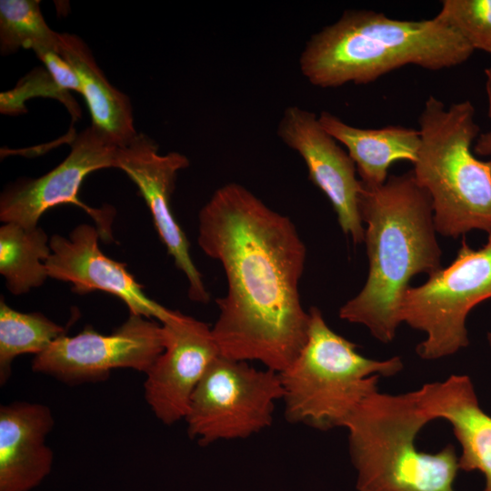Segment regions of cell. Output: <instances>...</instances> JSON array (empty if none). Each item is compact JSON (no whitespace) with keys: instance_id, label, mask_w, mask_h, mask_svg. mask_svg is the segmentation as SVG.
<instances>
[{"instance_id":"obj_1","label":"cell","mask_w":491,"mask_h":491,"mask_svg":"<svg viewBox=\"0 0 491 491\" xmlns=\"http://www.w3.org/2000/svg\"><path fill=\"white\" fill-rule=\"evenodd\" d=\"M198 220V246L227 282L212 326L220 355L283 372L309 326L298 291L306 250L296 225L236 183L217 188Z\"/></svg>"},{"instance_id":"obj_2","label":"cell","mask_w":491,"mask_h":491,"mask_svg":"<svg viewBox=\"0 0 491 491\" xmlns=\"http://www.w3.org/2000/svg\"><path fill=\"white\" fill-rule=\"evenodd\" d=\"M360 214L366 224L368 276L362 290L341 306L339 316L389 343L402 323L401 304L411 278L442 267L432 201L410 171L389 175L380 186H364Z\"/></svg>"},{"instance_id":"obj_3","label":"cell","mask_w":491,"mask_h":491,"mask_svg":"<svg viewBox=\"0 0 491 491\" xmlns=\"http://www.w3.org/2000/svg\"><path fill=\"white\" fill-rule=\"evenodd\" d=\"M474 49L436 16L399 20L374 10H346L314 34L299 58L307 81L333 88L366 85L407 65L437 71L465 63Z\"/></svg>"},{"instance_id":"obj_4","label":"cell","mask_w":491,"mask_h":491,"mask_svg":"<svg viewBox=\"0 0 491 491\" xmlns=\"http://www.w3.org/2000/svg\"><path fill=\"white\" fill-rule=\"evenodd\" d=\"M418 127L412 173L431 197L436 231L453 238L472 230L491 233V163L472 150L480 135L472 103L446 106L429 95Z\"/></svg>"},{"instance_id":"obj_5","label":"cell","mask_w":491,"mask_h":491,"mask_svg":"<svg viewBox=\"0 0 491 491\" xmlns=\"http://www.w3.org/2000/svg\"><path fill=\"white\" fill-rule=\"evenodd\" d=\"M429 422L415 391L367 396L343 426L357 491H455L460 470L455 446L448 444L436 454L416 447V436Z\"/></svg>"},{"instance_id":"obj_6","label":"cell","mask_w":491,"mask_h":491,"mask_svg":"<svg viewBox=\"0 0 491 491\" xmlns=\"http://www.w3.org/2000/svg\"><path fill=\"white\" fill-rule=\"evenodd\" d=\"M307 337L292 364L280 374L287 421L326 430L344 426L356 408L378 391L381 376L403 368L401 357L374 360L333 331L321 311L311 307Z\"/></svg>"},{"instance_id":"obj_7","label":"cell","mask_w":491,"mask_h":491,"mask_svg":"<svg viewBox=\"0 0 491 491\" xmlns=\"http://www.w3.org/2000/svg\"><path fill=\"white\" fill-rule=\"evenodd\" d=\"M488 298L491 233L478 249L471 248L463 238L456 257L448 266L431 274L423 285L406 290L401 304V321L426 335L416 346L417 355L434 360L466 347L467 315Z\"/></svg>"},{"instance_id":"obj_8","label":"cell","mask_w":491,"mask_h":491,"mask_svg":"<svg viewBox=\"0 0 491 491\" xmlns=\"http://www.w3.org/2000/svg\"><path fill=\"white\" fill-rule=\"evenodd\" d=\"M283 393L279 373L220 355L191 397L188 435L200 445L248 437L271 426Z\"/></svg>"},{"instance_id":"obj_9","label":"cell","mask_w":491,"mask_h":491,"mask_svg":"<svg viewBox=\"0 0 491 491\" xmlns=\"http://www.w3.org/2000/svg\"><path fill=\"white\" fill-rule=\"evenodd\" d=\"M165 348L162 325L131 315L110 335L86 327L74 336L55 340L35 356L32 370L67 384L106 379L117 368L146 373Z\"/></svg>"},{"instance_id":"obj_10","label":"cell","mask_w":491,"mask_h":491,"mask_svg":"<svg viewBox=\"0 0 491 491\" xmlns=\"http://www.w3.org/2000/svg\"><path fill=\"white\" fill-rule=\"evenodd\" d=\"M117 148L92 126L87 127L75 137L69 155L56 167L38 178L19 180L3 192L0 220L33 228L38 226L45 211L72 204L92 217L102 240L111 241L113 208H92L79 199L78 193L89 174L115 167Z\"/></svg>"},{"instance_id":"obj_11","label":"cell","mask_w":491,"mask_h":491,"mask_svg":"<svg viewBox=\"0 0 491 491\" xmlns=\"http://www.w3.org/2000/svg\"><path fill=\"white\" fill-rule=\"evenodd\" d=\"M277 135L302 157L309 179L330 201L342 231L356 244L364 241L360 214L364 185L348 153L323 128L316 114L297 105L285 109Z\"/></svg>"},{"instance_id":"obj_12","label":"cell","mask_w":491,"mask_h":491,"mask_svg":"<svg viewBox=\"0 0 491 491\" xmlns=\"http://www.w3.org/2000/svg\"><path fill=\"white\" fill-rule=\"evenodd\" d=\"M165 348L145 373V398L165 425L185 419L191 397L211 363L220 356L212 327L175 310L161 324Z\"/></svg>"},{"instance_id":"obj_13","label":"cell","mask_w":491,"mask_h":491,"mask_svg":"<svg viewBox=\"0 0 491 491\" xmlns=\"http://www.w3.org/2000/svg\"><path fill=\"white\" fill-rule=\"evenodd\" d=\"M189 165V160L178 152L160 155L155 141L137 134L117 148L115 167L124 171L136 185L152 215L162 243L175 264L187 278L188 296L206 304L210 300L202 278L189 253V242L172 212L171 196L177 173Z\"/></svg>"},{"instance_id":"obj_14","label":"cell","mask_w":491,"mask_h":491,"mask_svg":"<svg viewBox=\"0 0 491 491\" xmlns=\"http://www.w3.org/2000/svg\"><path fill=\"white\" fill-rule=\"evenodd\" d=\"M100 238L97 228L87 224L77 225L68 237L54 235L45 262L48 276L71 283L79 295L95 290L109 293L121 299L131 315L156 318L161 324L171 318L175 310L149 298L125 265L101 251Z\"/></svg>"},{"instance_id":"obj_15","label":"cell","mask_w":491,"mask_h":491,"mask_svg":"<svg viewBox=\"0 0 491 491\" xmlns=\"http://www.w3.org/2000/svg\"><path fill=\"white\" fill-rule=\"evenodd\" d=\"M54 424L45 405L1 406L0 491H29L49 474L54 455L45 439Z\"/></svg>"},{"instance_id":"obj_16","label":"cell","mask_w":491,"mask_h":491,"mask_svg":"<svg viewBox=\"0 0 491 491\" xmlns=\"http://www.w3.org/2000/svg\"><path fill=\"white\" fill-rule=\"evenodd\" d=\"M415 394L430 421L444 418L452 425L462 447L459 468L480 471L486 482L482 491H491V416L480 407L469 376L451 375Z\"/></svg>"},{"instance_id":"obj_17","label":"cell","mask_w":491,"mask_h":491,"mask_svg":"<svg viewBox=\"0 0 491 491\" xmlns=\"http://www.w3.org/2000/svg\"><path fill=\"white\" fill-rule=\"evenodd\" d=\"M318 120L323 128L346 148L365 187L382 185L394 162L407 160L414 164L416 159L420 145L418 129L402 125L360 128L327 111H323Z\"/></svg>"},{"instance_id":"obj_18","label":"cell","mask_w":491,"mask_h":491,"mask_svg":"<svg viewBox=\"0 0 491 491\" xmlns=\"http://www.w3.org/2000/svg\"><path fill=\"white\" fill-rule=\"evenodd\" d=\"M59 55L77 75L91 126L118 147L130 143L137 133L129 98L108 82L85 42L75 35L60 34Z\"/></svg>"},{"instance_id":"obj_19","label":"cell","mask_w":491,"mask_h":491,"mask_svg":"<svg viewBox=\"0 0 491 491\" xmlns=\"http://www.w3.org/2000/svg\"><path fill=\"white\" fill-rule=\"evenodd\" d=\"M50 255V239L40 226L4 223L0 227V273L13 295L44 284L49 277L45 262Z\"/></svg>"},{"instance_id":"obj_20","label":"cell","mask_w":491,"mask_h":491,"mask_svg":"<svg viewBox=\"0 0 491 491\" xmlns=\"http://www.w3.org/2000/svg\"><path fill=\"white\" fill-rule=\"evenodd\" d=\"M65 329L41 313H22L0 302V384L11 376L14 359L44 352Z\"/></svg>"},{"instance_id":"obj_21","label":"cell","mask_w":491,"mask_h":491,"mask_svg":"<svg viewBox=\"0 0 491 491\" xmlns=\"http://www.w3.org/2000/svg\"><path fill=\"white\" fill-rule=\"evenodd\" d=\"M60 34L46 24L37 0L0 1V49L2 55L20 47L35 52L51 50L59 54Z\"/></svg>"},{"instance_id":"obj_22","label":"cell","mask_w":491,"mask_h":491,"mask_svg":"<svg viewBox=\"0 0 491 491\" xmlns=\"http://www.w3.org/2000/svg\"><path fill=\"white\" fill-rule=\"evenodd\" d=\"M474 49L491 55V0H444L436 15Z\"/></svg>"},{"instance_id":"obj_23","label":"cell","mask_w":491,"mask_h":491,"mask_svg":"<svg viewBox=\"0 0 491 491\" xmlns=\"http://www.w3.org/2000/svg\"><path fill=\"white\" fill-rule=\"evenodd\" d=\"M36 95L58 99L66 106L74 118L80 116L77 103H75L68 91L64 90L55 83L46 69L32 71L18 83L15 89L1 93V112L3 114H14L19 113L20 109L25 111L24 102Z\"/></svg>"},{"instance_id":"obj_24","label":"cell","mask_w":491,"mask_h":491,"mask_svg":"<svg viewBox=\"0 0 491 491\" xmlns=\"http://www.w3.org/2000/svg\"><path fill=\"white\" fill-rule=\"evenodd\" d=\"M55 83L64 90L81 94V84L72 66L56 52L41 50L35 52Z\"/></svg>"},{"instance_id":"obj_25","label":"cell","mask_w":491,"mask_h":491,"mask_svg":"<svg viewBox=\"0 0 491 491\" xmlns=\"http://www.w3.org/2000/svg\"><path fill=\"white\" fill-rule=\"evenodd\" d=\"M473 150L476 155L488 156V161L491 163V129L477 136Z\"/></svg>"},{"instance_id":"obj_26","label":"cell","mask_w":491,"mask_h":491,"mask_svg":"<svg viewBox=\"0 0 491 491\" xmlns=\"http://www.w3.org/2000/svg\"><path fill=\"white\" fill-rule=\"evenodd\" d=\"M486 74V94L487 101V115L491 120V65L485 70Z\"/></svg>"},{"instance_id":"obj_27","label":"cell","mask_w":491,"mask_h":491,"mask_svg":"<svg viewBox=\"0 0 491 491\" xmlns=\"http://www.w3.org/2000/svg\"><path fill=\"white\" fill-rule=\"evenodd\" d=\"M487 341H488V344H489L490 348H491V332L487 333Z\"/></svg>"}]
</instances>
